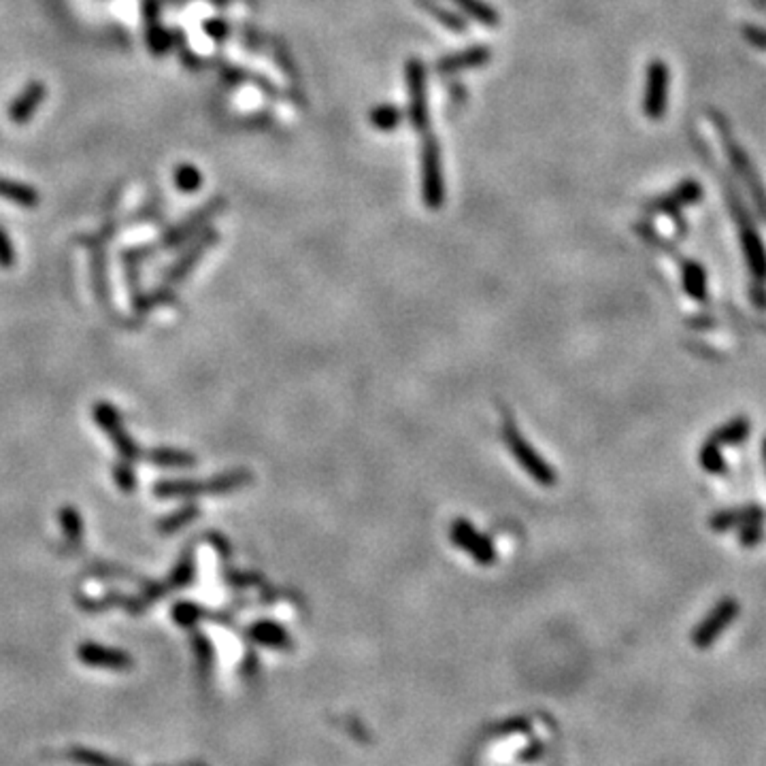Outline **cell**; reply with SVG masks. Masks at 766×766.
<instances>
[{
  "instance_id": "cell-1",
  "label": "cell",
  "mask_w": 766,
  "mask_h": 766,
  "mask_svg": "<svg viewBox=\"0 0 766 766\" xmlns=\"http://www.w3.org/2000/svg\"><path fill=\"white\" fill-rule=\"evenodd\" d=\"M709 116H711L713 126H715V130H718L726 156H728V160L732 162V168H735V173L739 175V179L743 181V184H745L749 194H752L753 202H756L758 213L766 219V190H764L762 179H760L756 167H753V162L749 160V156L745 153V150H743V147L739 145V141L735 139V133L730 130V124L726 122V117L722 116V113L709 111Z\"/></svg>"
},
{
  "instance_id": "cell-2",
  "label": "cell",
  "mask_w": 766,
  "mask_h": 766,
  "mask_svg": "<svg viewBox=\"0 0 766 766\" xmlns=\"http://www.w3.org/2000/svg\"><path fill=\"white\" fill-rule=\"evenodd\" d=\"M419 184H422L424 207L439 211L445 204V175H443L441 145L433 133L422 134L419 145Z\"/></svg>"
},
{
  "instance_id": "cell-3",
  "label": "cell",
  "mask_w": 766,
  "mask_h": 766,
  "mask_svg": "<svg viewBox=\"0 0 766 766\" xmlns=\"http://www.w3.org/2000/svg\"><path fill=\"white\" fill-rule=\"evenodd\" d=\"M405 79L409 92V124L419 134L430 133L428 111V71L419 58H409L405 65Z\"/></svg>"
},
{
  "instance_id": "cell-4",
  "label": "cell",
  "mask_w": 766,
  "mask_h": 766,
  "mask_svg": "<svg viewBox=\"0 0 766 766\" xmlns=\"http://www.w3.org/2000/svg\"><path fill=\"white\" fill-rule=\"evenodd\" d=\"M668 90H671V73L664 60H651L645 73L643 90V113L651 122H660L668 109Z\"/></svg>"
},
{
  "instance_id": "cell-5",
  "label": "cell",
  "mask_w": 766,
  "mask_h": 766,
  "mask_svg": "<svg viewBox=\"0 0 766 766\" xmlns=\"http://www.w3.org/2000/svg\"><path fill=\"white\" fill-rule=\"evenodd\" d=\"M247 479L249 477L245 473H232V475L218 477V479L209 481V484H201V481H160V484L156 486V494L160 498L198 496V494H204V492L219 494V492L235 490V487H241L243 484H247Z\"/></svg>"
},
{
  "instance_id": "cell-6",
  "label": "cell",
  "mask_w": 766,
  "mask_h": 766,
  "mask_svg": "<svg viewBox=\"0 0 766 766\" xmlns=\"http://www.w3.org/2000/svg\"><path fill=\"white\" fill-rule=\"evenodd\" d=\"M490 60H492V49L487 47V45H470V47L453 51V54H447L436 60L435 73L439 77H456L460 73L486 66Z\"/></svg>"
},
{
  "instance_id": "cell-7",
  "label": "cell",
  "mask_w": 766,
  "mask_h": 766,
  "mask_svg": "<svg viewBox=\"0 0 766 766\" xmlns=\"http://www.w3.org/2000/svg\"><path fill=\"white\" fill-rule=\"evenodd\" d=\"M504 441H507L509 450L515 453L518 462L526 470H530V473L535 475L537 481H541V484H545V486L554 484L555 479H554L552 470H549L547 464H543L541 458H538L537 453L532 452L530 447H528V443H524V439H521L518 430H515V424L509 422V419H507V424H504Z\"/></svg>"
},
{
  "instance_id": "cell-8",
  "label": "cell",
  "mask_w": 766,
  "mask_h": 766,
  "mask_svg": "<svg viewBox=\"0 0 766 766\" xmlns=\"http://www.w3.org/2000/svg\"><path fill=\"white\" fill-rule=\"evenodd\" d=\"M702 196V185L694 179H685L673 187L668 194L658 196L656 201L647 204V211L650 213H667V215H679V211L688 204H694L701 201Z\"/></svg>"
},
{
  "instance_id": "cell-9",
  "label": "cell",
  "mask_w": 766,
  "mask_h": 766,
  "mask_svg": "<svg viewBox=\"0 0 766 766\" xmlns=\"http://www.w3.org/2000/svg\"><path fill=\"white\" fill-rule=\"evenodd\" d=\"M79 658L88 667L109 668V671H128L133 668V658L126 651L111 650V647H100L94 643H83L79 647Z\"/></svg>"
},
{
  "instance_id": "cell-10",
  "label": "cell",
  "mask_w": 766,
  "mask_h": 766,
  "mask_svg": "<svg viewBox=\"0 0 766 766\" xmlns=\"http://www.w3.org/2000/svg\"><path fill=\"white\" fill-rule=\"evenodd\" d=\"M736 611H739V607H736L735 600H732V603L730 600H726V603L719 605L718 609H715L711 615L701 624V628H696L694 645L701 647V650H707V647L724 633V628L735 620Z\"/></svg>"
},
{
  "instance_id": "cell-11",
  "label": "cell",
  "mask_w": 766,
  "mask_h": 766,
  "mask_svg": "<svg viewBox=\"0 0 766 766\" xmlns=\"http://www.w3.org/2000/svg\"><path fill=\"white\" fill-rule=\"evenodd\" d=\"M94 417H96V422L100 424V428H105L107 433H109L113 443H116V447L119 450V453H122V456L126 458V460H134L136 453H139V450H136L134 443L130 441V436L126 433H124L122 419H119V416H117L116 411H113V407H109V405H96Z\"/></svg>"
},
{
  "instance_id": "cell-12",
  "label": "cell",
  "mask_w": 766,
  "mask_h": 766,
  "mask_svg": "<svg viewBox=\"0 0 766 766\" xmlns=\"http://www.w3.org/2000/svg\"><path fill=\"white\" fill-rule=\"evenodd\" d=\"M453 541L458 543V547H464L473 558L481 560L484 564L492 560L494 554L490 543L481 535H477L473 526H469L467 521H456V526H453Z\"/></svg>"
},
{
  "instance_id": "cell-13",
  "label": "cell",
  "mask_w": 766,
  "mask_h": 766,
  "mask_svg": "<svg viewBox=\"0 0 766 766\" xmlns=\"http://www.w3.org/2000/svg\"><path fill=\"white\" fill-rule=\"evenodd\" d=\"M416 3L417 9H422L424 13H428L433 20L439 22L447 28V30L452 32H467L469 30V22L467 17L456 13V11L447 9L445 4L439 3V0H413Z\"/></svg>"
},
{
  "instance_id": "cell-14",
  "label": "cell",
  "mask_w": 766,
  "mask_h": 766,
  "mask_svg": "<svg viewBox=\"0 0 766 766\" xmlns=\"http://www.w3.org/2000/svg\"><path fill=\"white\" fill-rule=\"evenodd\" d=\"M450 3L456 4L464 13V17L475 20L477 24L486 28H496L501 24V13H498L492 4H487L486 0H450Z\"/></svg>"
},
{
  "instance_id": "cell-15",
  "label": "cell",
  "mask_w": 766,
  "mask_h": 766,
  "mask_svg": "<svg viewBox=\"0 0 766 766\" xmlns=\"http://www.w3.org/2000/svg\"><path fill=\"white\" fill-rule=\"evenodd\" d=\"M402 119H405V113H402L400 107L390 105V102L373 107L371 113H368V122H371V126L382 130V133L396 130L402 124Z\"/></svg>"
},
{
  "instance_id": "cell-16",
  "label": "cell",
  "mask_w": 766,
  "mask_h": 766,
  "mask_svg": "<svg viewBox=\"0 0 766 766\" xmlns=\"http://www.w3.org/2000/svg\"><path fill=\"white\" fill-rule=\"evenodd\" d=\"M41 99H43L41 83H32L30 88H28V92L22 96L20 102H15V107L11 109V117H13V122H26V119L32 116V111L39 107Z\"/></svg>"
},
{
  "instance_id": "cell-17",
  "label": "cell",
  "mask_w": 766,
  "mask_h": 766,
  "mask_svg": "<svg viewBox=\"0 0 766 766\" xmlns=\"http://www.w3.org/2000/svg\"><path fill=\"white\" fill-rule=\"evenodd\" d=\"M684 281L692 297L705 298V272L696 263H684Z\"/></svg>"
},
{
  "instance_id": "cell-18",
  "label": "cell",
  "mask_w": 766,
  "mask_h": 766,
  "mask_svg": "<svg viewBox=\"0 0 766 766\" xmlns=\"http://www.w3.org/2000/svg\"><path fill=\"white\" fill-rule=\"evenodd\" d=\"M151 462L160 464V467H173V469H184L194 464V458L187 456L184 452L175 450H158L151 453Z\"/></svg>"
},
{
  "instance_id": "cell-19",
  "label": "cell",
  "mask_w": 766,
  "mask_h": 766,
  "mask_svg": "<svg viewBox=\"0 0 766 766\" xmlns=\"http://www.w3.org/2000/svg\"><path fill=\"white\" fill-rule=\"evenodd\" d=\"M60 521H62V530H65V535H66V538L71 543H79L82 541V535H83V530H82V518H79V513L73 507H65L62 509V515H60Z\"/></svg>"
},
{
  "instance_id": "cell-20",
  "label": "cell",
  "mask_w": 766,
  "mask_h": 766,
  "mask_svg": "<svg viewBox=\"0 0 766 766\" xmlns=\"http://www.w3.org/2000/svg\"><path fill=\"white\" fill-rule=\"evenodd\" d=\"M252 634H254V639H258L260 643H264V645L277 647V645L286 643V634L281 633V628L272 626V624H258V626L252 630Z\"/></svg>"
},
{
  "instance_id": "cell-21",
  "label": "cell",
  "mask_w": 766,
  "mask_h": 766,
  "mask_svg": "<svg viewBox=\"0 0 766 766\" xmlns=\"http://www.w3.org/2000/svg\"><path fill=\"white\" fill-rule=\"evenodd\" d=\"M0 194L11 198V201L26 204V207H32V202H37V194H34V192L24 190V187H20V185L4 184V181H0Z\"/></svg>"
},
{
  "instance_id": "cell-22",
  "label": "cell",
  "mask_w": 766,
  "mask_h": 766,
  "mask_svg": "<svg viewBox=\"0 0 766 766\" xmlns=\"http://www.w3.org/2000/svg\"><path fill=\"white\" fill-rule=\"evenodd\" d=\"M196 513H198V509L194 507V504H192V507L181 509L177 515H170L168 520H164V521H162V530H164V532H175V530H179V528L184 526L185 521L194 520V518H196Z\"/></svg>"
},
{
  "instance_id": "cell-23",
  "label": "cell",
  "mask_w": 766,
  "mask_h": 766,
  "mask_svg": "<svg viewBox=\"0 0 766 766\" xmlns=\"http://www.w3.org/2000/svg\"><path fill=\"white\" fill-rule=\"evenodd\" d=\"M177 184H179V187L181 190H187V192H194L198 185H201V175H198V170L196 168H192V167H184L177 173Z\"/></svg>"
},
{
  "instance_id": "cell-24",
  "label": "cell",
  "mask_w": 766,
  "mask_h": 766,
  "mask_svg": "<svg viewBox=\"0 0 766 766\" xmlns=\"http://www.w3.org/2000/svg\"><path fill=\"white\" fill-rule=\"evenodd\" d=\"M71 756L79 760V762H83L85 766H116L109 758L100 756V753L88 752V749H79V752H73Z\"/></svg>"
},
{
  "instance_id": "cell-25",
  "label": "cell",
  "mask_w": 766,
  "mask_h": 766,
  "mask_svg": "<svg viewBox=\"0 0 766 766\" xmlns=\"http://www.w3.org/2000/svg\"><path fill=\"white\" fill-rule=\"evenodd\" d=\"M201 615V609L194 607L192 603H181L175 607V620L179 624H184V626H190V624L196 622V617Z\"/></svg>"
},
{
  "instance_id": "cell-26",
  "label": "cell",
  "mask_w": 766,
  "mask_h": 766,
  "mask_svg": "<svg viewBox=\"0 0 766 766\" xmlns=\"http://www.w3.org/2000/svg\"><path fill=\"white\" fill-rule=\"evenodd\" d=\"M743 37L747 43H752L753 47L766 49V28L762 26H745L743 28Z\"/></svg>"
},
{
  "instance_id": "cell-27",
  "label": "cell",
  "mask_w": 766,
  "mask_h": 766,
  "mask_svg": "<svg viewBox=\"0 0 766 766\" xmlns=\"http://www.w3.org/2000/svg\"><path fill=\"white\" fill-rule=\"evenodd\" d=\"M190 577H192V562L185 558V560H181V564L177 566V569H175V575H173V581H170V586H175V588L187 586V583H190Z\"/></svg>"
},
{
  "instance_id": "cell-28",
  "label": "cell",
  "mask_w": 766,
  "mask_h": 766,
  "mask_svg": "<svg viewBox=\"0 0 766 766\" xmlns=\"http://www.w3.org/2000/svg\"><path fill=\"white\" fill-rule=\"evenodd\" d=\"M13 264V247H11L7 235L0 230V266Z\"/></svg>"
},
{
  "instance_id": "cell-29",
  "label": "cell",
  "mask_w": 766,
  "mask_h": 766,
  "mask_svg": "<svg viewBox=\"0 0 766 766\" xmlns=\"http://www.w3.org/2000/svg\"><path fill=\"white\" fill-rule=\"evenodd\" d=\"M116 479H117V484L124 487V490H133L134 487V475L128 467H117L116 469Z\"/></svg>"
}]
</instances>
